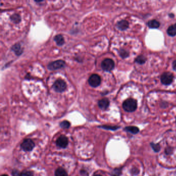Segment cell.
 Here are the masks:
<instances>
[{"mask_svg":"<svg viewBox=\"0 0 176 176\" xmlns=\"http://www.w3.org/2000/svg\"><path fill=\"white\" fill-rule=\"evenodd\" d=\"M120 173V170L119 169H117V170L114 171L113 172V176H119V174Z\"/></svg>","mask_w":176,"mask_h":176,"instance_id":"obj_23","label":"cell"},{"mask_svg":"<svg viewBox=\"0 0 176 176\" xmlns=\"http://www.w3.org/2000/svg\"><path fill=\"white\" fill-rule=\"evenodd\" d=\"M101 81L100 76L97 74H93L89 77L88 83L91 87H97L100 85Z\"/></svg>","mask_w":176,"mask_h":176,"instance_id":"obj_5","label":"cell"},{"mask_svg":"<svg viewBox=\"0 0 176 176\" xmlns=\"http://www.w3.org/2000/svg\"><path fill=\"white\" fill-rule=\"evenodd\" d=\"M125 130L134 134H135L139 132V129L138 128L134 126H129V127H126L125 128Z\"/></svg>","mask_w":176,"mask_h":176,"instance_id":"obj_15","label":"cell"},{"mask_svg":"<svg viewBox=\"0 0 176 176\" xmlns=\"http://www.w3.org/2000/svg\"><path fill=\"white\" fill-rule=\"evenodd\" d=\"M117 26L120 30H126L129 27V22L126 20H121L117 23Z\"/></svg>","mask_w":176,"mask_h":176,"instance_id":"obj_10","label":"cell"},{"mask_svg":"<svg viewBox=\"0 0 176 176\" xmlns=\"http://www.w3.org/2000/svg\"><path fill=\"white\" fill-rule=\"evenodd\" d=\"M21 147L25 151H30L35 147V144L30 139H25L21 144Z\"/></svg>","mask_w":176,"mask_h":176,"instance_id":"obj_6","label":"cell"},{"mask_svg":"<svg viewBox=\"0 0 176 176\" xmlns=\"http://www.w3.org/2000/svg\"><path fill=\"white\" fill-rule=\"evenodd\" d=\"M12 50L15 52L16 54L17 55L21 54V47L18 44H16L15 45H13V47H12Z\"/></svg>","mask_w":176,"mask_h":176,"instance_id":"obj_17","label":"cell"},{"mask_svg":"<svg viewBox=\"0 0 176 176\" xmlns=\"http://www.w3.org/2000/svg\"><path fill=\"white\" fill-rule=\"evenodd\" d=\"M146 61V59L145 57H144L143 55H140L137 57L135 59V62L139 64H144L145 63Z\"/></svg>","mask_w":176,"mask_h":176,"instance_id":"obj_16","label":"cell"},{"mask_svg":"<svg viewBox=\"0 0 176 176\" xmlns=\"http://www.w3.org/2000/svg\"><path fill=\"white\" fill-rule=\"evenodd\" d=\"M119 54L120 55V56L122 57V58H123V59H125V58H126L129 55V53L128 51H126V50H125L122 49L120 50V51H119Z\"/></svg>","mask_w":176,"mask_h":176,"instance_id":"obj_19","label":"cell"},{"mask_svg":"<svg viewBox=\"0 0 176 176\" xmlns=\"http://www.w3.org/2000/svg\"><path fill=\"white\" fill-rule=\"evenodd\" d=\"M137 102L134 99L129 98L125 100L123 104V109L128 112H133L137 108Z\"/></svg>","mask_w":176,"mask_h":176,"instance_id":"obj_1","label":"cell"},{"mask_svg":"<svg viewBox=\"0 0 176 176\" xmlns=\"http://www.w3.org/2000/svg\"><path fill=\"white\" fill-rule=\"evenodd\" d=\"M20 176H34L32 172L30 171H25L22 172Z\"/></svg>","mask_w":176,"mask_h":176,"instance_id":"obj_21","label":"cell"},{"mask_svg":"<svg viewBox=\"0 0 176 176\" xmlns=\"http://www.w3.org/2000/svg\"><path fill=\"white\" fill-rule=\"evenodd\" d=\"M167 33L170 36H175L176 35V23L174 25H172L169 27L167 30Z\"/></svg>","mask_w":176,"mask_h":176,"instance_id":"obj_12","label":"cell"},{"mask_svg":"<svg viewBox=\"0 0 176 176\" xmlns=\"http://www.w3.org/2000/svg\"><path fill=\"white\" fill-rule=\"evenodd\" d=\"M66 84L62 79H59L55 82L53 85L54 91L58 93H62L66 88Z\"/></svg>","mask_w":176,"mask_h":176,"instance_id":"obj_3","label":"cell"},{"mask_svg":"<svg viewBox=\"0 0 176 176\" xmlns=\"http://www.w3.org/2000/svg\"><path fill=\"white\" fill-rule=\"evenodd\" d=\"M105 129H112V130H116L118 128V127H109V126H106V127H103Z\"/></svg>","mask_w":176,"mask_h":176,"instance_id":"obj_24","label":"cell"},{"mask_svg":"<svg viewBox=\"0 0 176 176\" xmlns=\"http://www.w3.org/2000/svg\"><path fill=\"white\" fill-rule=\"evenodd\" d=\"M10 19L13 22L15 23H18L20 22V21H21V18L18 14H14L13 15L11 16Z\"/></svg>","mask_w":176,"mask_h":176,"instance_id":"obj_18","label":"cell"},{"mask_svg":"<svg viewBox=\"0 0 176 176\" xmlns=\"http://www.w3.org/2000/svg\"><path fill=\"white\" fill-rule=\"evenodd\" d=\"M152 147L153 148V150H154V151L157 152L159 151V150H160V146L158 144H153L152 143L151 144Z\"/></svg>","mask_w":176,"mask_h":176,"instance_id":"obj_22","label":"cell"},{"mask_svg":"<svg viewBox=\"0 0 176 176\" xmlns=\"http://www.w3.org/2000/svg\"><path fill=\"white\" fill-rule=\"evenodd\" d=\"M54 40L55 42L56 43L57 45L59 46H61L64 44V37H62V35H57L56 36H55V37L54 38Z\"/></svg>","mask_w":176,"mask_h":176,"instance_id":"obj_13","label":"cell"},{"mask_svg":"<svg viewBox=\"0 0 176 176\" xmlns=\"http://www.w3.org/2000/svg\"><path fill=\"white\" fill-rule=\"evenodd\" d=\"M56 145L59 147L65 148L68 146V140L66 136L61 135L56 140Z\"/></svg>","mask_w":176,"mask_h":176,"instance_id":"obj_8","label":"cell"},{"mask_svg":"<svg viewBox=\"0 0 176 176\" xmlns=\"http://www.w3.org/2000/svg\"><path fill=\"white\" fill-rule=\"evenodd\" d=\"M8 176L7 175H2V176Z\"/></svg>","mask_w":176,"mask_h":176,"instance_id":"obj_27","label":"cell"},{"mask_svg":"<svg viewBox=\"0 0 176 176\" xmlns=\"http://www.w3.org/2000/svg\"><path fill=\"white\" fill-rule=\"evenodd\" d=\"M147 25L148 27L150 28H159L160 25V23L159 21L156 20H152L148 21L147 23Z\"/></svg>","mask_w":176,"mask_h":176,"instance_id":"obj_11","label":"cell"},{"mask_svg":"<svg viewBox=\"0 0 176 176\" xmlns=\"http://www.w3.org/2000/svg\"><path fill=\"white\" fill-rule=\"evenodd\" d=\"M101 176V175H100L97 174V175H94V176Z\"/></svg>","mask_w":176,"mask_h":176,"instance_id":"obj_26","label":"cell"},{"mask_svg":"<svg viewBox=\"0 0 176 176\" xmlns=\"http://www.w3.org/2000/svg\"><path fill=\"white\" fill-rule=\"evenodd\" d=\"M65 62L62 60H58L51 62L48 66V68L51 70H55L63 68L65 66Z\"/></svg>","mask_w":176,"mask_h":176,"instance_id":"obj_7","label":"cell"},{"mask_svg":"<svg viewBox=\"0 0 176 176\" xmlns=\"http://www.w3.org/2000/svg\"><path fill=\"white\" fill-rule=\"evenodd\" d=\"M174 80V76L170 72H165L161 76V82L165 85H170Z\"/></svg>","mask_w":176,"mask_h":176,"instance_id":"obj_4","label":"cell"},{"mask_svg":"<svg viewBox=\"0 0 176 176\" xmlns=\"http://www.w3.org/2000/svg\"><path fill=\"white\" fill-rule=\"evenodd\" d=\"M115 67V63L112 59H106L102 61L101 68L102 69L107 72H110Z\"/></svg>","mask_w":176,"mask_h":176,"instance_id":"obj_2","label":"cell"},{"mask_svg":"<svg viewBox=\"0 0 176 176\" xmlns=\"http://www.w3.org/2000/svg\"><path fill=\"white\" fill-rule=\"evenodd\" d=\"M70 123L69 121H66V120L62 121L60 124V126L64 129H68L70 127Z\"/></svg>","mask_w":176,"mask_h":176,"instance_id":"obj_20","label":"cell"},{"mask_svg":"<svg viewBox=\"0 0 176 176\" xmlns=\"http://www.w3.org/2000/svg\"><path fill=\"white\" fill-rule=\"evenodd\" d=\"M109 105H110V101L107 98L102 99L98 101L99 107L102 110H106L108 108Z\"/></svg>","mask_w":176,"mask_h":176,"instance_id":"obj_9","label":"cell"},{"mask_svg":"<svg viewBox=\"0 0 176 176\" xmlns=\"http://www.w3.org/2000/svg\"><path fill=\"white\" fill-rule=\"evenodd\" d=\"M55 176H68V174L64 169L59 167L55 171Z\"/></svg>","mask_w":176,"mask_h":176,"instance_id":"obj_14","label":"cell"},{"mask_svg":"<svg viewBox=\"0 0 176 176\" xmlns=\"http://www.w3.org/2000/svg\"><path fill=\"white\" fill-rule=\"evenodd\" d=\"M172 68L173 69L176 71V60L172 62Z\"/></svg>","mask_w":176,"mask_h":176,"instance_id":"obj_25","label":"cell"}]
</instances>
